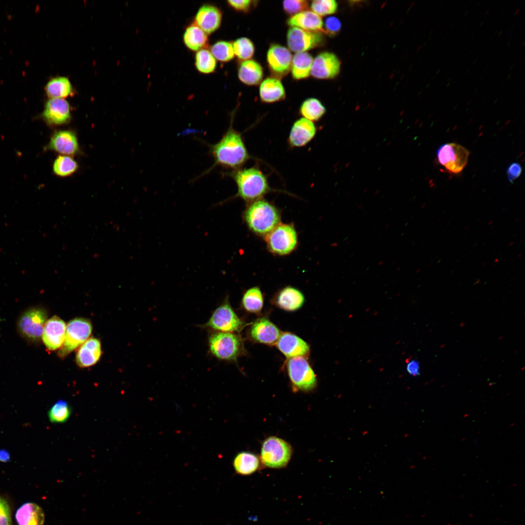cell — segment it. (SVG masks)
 <instances>
[{
  "instance_id": "obj_48",
  "label": "cell",
  "mask_w": 525,
  "mask_h": 525,
  "mask_svg": "<svg viewBox=\"0 0 525 525\" xmlns=\"http://www.w3.org/2000/svg\"><path fill=\"white\" fill-rule=\"evenodd\" d=\"M502 32H503L502 30L500 31V33L498 34V35L500 36L501 35V34L502 33Z\"/></svg>"
},
{
  "instance_id": "obj_19",
  "label": "cell",
  "mask_w": 525,
  "mask_h": 525,
  "mask_svg": "<svg viewBox=\"0 0 525 525\" xmlns=\"http://www.w3.org/2000/svg\"><path fill=\"white\" fill-rule=\"evenodd\" d=\"M222 18L221 10L212 4L201 6L195 17V23L207 34H210L220 27Z\"/></svg>"
},
{
  "instance_id": "obj_11",
  "label": "cell",
  "mask_w": 525,
  "mask_h": 525,
  "mask_svg": "<svg viewBox=\"0 0 525 525\" xmlns=\"http://www.w3.org/2000/svg\"><path fill=\"white\" fill-rule=\"evenodd\" d=\"M323 36L320 32H313L297 27H291L287 34L289 50L297 52H306L323 43Z\"/></svg>"
},
{
  "instance_id": "obj_23",
  "label": "cell",
  "mask_w": 525,
  "mask_h": 525,
  "mask_svg": "<svg viewBox=\"0 0 525 525\" xmlns=\"http://www.w3.org/2000/svg\"><path fill=\"white\" fill-rule=\"evenodd\" d=\"M275 301L280 308L287 311H294L302 306L305 298L298 289L288 286L280 289L277 294Z\"/></svg>"
},
{
  "instance_id": "obj_43",
  "label": "cell",
  "mask_w": 525,
  "mask_h": 525,
  "mask_svg": "<svg viewBox=\"0 0 525 525\" xmlns=\"http://www.w3.org/2000/svg\"><path fill=\"white\" fill-rule=\"evenodd\" d=\"M227 2L234 10L237 11L245 12L250 9L253 5V1L251 0H228Z\"/></svg>"
},
{
  "instance_id": "obj_27",
  "label": "cell",
  "mask_w": 525,
  "mask_h": 525,
  "mask_svg": "<svg viewBox=\"0 0 525 525\" xmlns=\"http://www.w3.org/2000/svg\"><path fill=\"white\" fill-rule=\"evenodd\" d=\"M263 69L262 66L254 60L243 61L238 70L239 80L248 86L259 84L263 78Z\"/></svg>"
},
{
  "instance_id": "obj_14",
  "label": "cell",
  "mask_w": 525,
  "mask_h": 525,
  "mask_svg": "<svg viewBox=\"0 0 525 525\" xmlns=\"http://www.w3.org/2000/svg\"><path fill=\"white\" fill-rule=\"evenodd\" d=\"M340 70V61L337 56L332 52H324L314 59L311 74L317 79H332L339 74Z\"/></svg>"
},
{
  "instance_id": "obj_21",
  "label": "cell",
  "mask_w": 525,
  "mask_h": 525,
  "mask_svg": "<svg viewBox=\"0 0 525 525\" xmlns=\"http://www.w3.org/2000/svg\"><path fill=\"white\" fill-rule=\"evenodd\" d=\"M280 334L277 327L265 318L256 320L250 330V335L254 340L267 345L277 343Z\"/></svg>"
},
{
  "instance_id": "obj_35",
  "label": "cell",
  "mask_w": 525,
  "mask_h": 525,
  "mask_svg": "<svg viewBox=\"0 0 525 525\" xmlns=\"http://www.w3.org/2000/svg\"><path fill=\"white\" fill-rule=\"evenodd\" d=\"M195 66L200 72L210 74L215 71L217 63L210 52L203 49L197 51L195 54Z\"/></svg>"
},
{
  "instance_id": "obj_25",
  "label": "cell",
  "mask_w": 525,
  "mask_h": 525,
  "mask_svg": "<svg viewBox=\"0 0 525 525\" xmlns=\"http://www.w3.org/2000/svg\"><path fill=\"white\" fill-rule=\"evenodd\" d=\"M291 27H297L303 30L319 32L323 28L322 18L312 11L305 10L291 16L287 20Z\"/></svg>"
},
{
  "instance_id": "obj_28",
  "label": "cell",
  "mask_w": 525,
  "mask_h": 525,
  "mask_svg": "<svg viewBox=\"0 0 525 525\" xmlns=\"http://www.w3.org/2000/svg\"><path fill=\"white\" fill-rule=\"evenodd\" d=\"M183 40L186 46L193 51L206 49L209 43L207 34L195 22L186 28L183 34Z\"/></svg>"
},
{
  "instance_id": "obj_18",
  "label": "cell",
  "mask_w": 525,
  "mask_h": 525,
  "mask_svg": "<svg viewBox=\"0 0 525 525\" xmlns=\"http://www.w3.org/2000/svg\"><path fill=\"white\" fill-rule=\"evenodd\" d=\"M276 343L279 350L288 358L304 357L309 354L308 344L292 333L284 332L280 334Z\"/></svg>"
},
{
  "instance_id": "obj_51",
  "label": "cell",
  "mask_w": 525,
  "mask_h": 525,
  "mask_svg": "<svg viewBox=\"0 0 525 525\" xmlns=\"http://www.w3.org/2000/svg\"><path fill=\"white\" fill-rule=\"evenodd\" d=\"M510 74L508 75V80L509 77H510Z\"/></svg>"
},
{
  "instance_id": "obj_36",
  "label": "cell",
  "mask_w": 525,
  "mask_h": 525,
  "mask_svg": "<svg viewBox=\"0 0 525 525\" xmlns=\"http://www.w3.org/2000/svg\"><path fill=\"white\" fill-rule=\"evenodd\" d=\"M78 168L77 162L71 157L66 155L58 156L53 164V172L57 175L61 177H66L73 174Z\"/></svg>"
},
{
  "instance_id": "obj_3",
  "label": "cell",
  "mask_w": 525,
  "mask_h": 525,
  "mask_svg": "<svg viewBox=\"0 0 525 525\" xmlns=\"http://www.w3.org/2000/svg\"><path fill=\"white\" fill-rule=\"evenodd\" d=\"M237 187L234 197L246 204L261 199L274 190L270 186L267 176L257 166L239 168L228 173Z\"/></svg>"
},
{
  "instance_id": "obj_49",
  "label": "cell",
  "mask_w": 525,
  "mask_h": 525,
  "mask_svg": "<svg viewBox=\"0 0 525 525\" xmlns=\"http://www.w3.org/2000/svg\"><path fill=\"white\" fill-rule=\"evenodd\" d=\"M489 12V10H488V11H487V12L486 13V15H487L488 14V13Z\"/></svg>"
},
{
  "instance_id": "obj_22",
  "label": "cell",
  "mask_w": 525,
  "mask_h": 525,
  "mask_svg": "<svg viewBox=\"0 0 525 525\" xmlns=\"http://www.w3.org/2000/svg\"><path fill=\"white\" fill-rule=\"evenodd\" d=\"M101 355V346L100 340L95 338L87 340L78 350L76 360L77 365L82 368L88 367L96 364Z\"/></svg>"
},
{
  "instance_id": "obj_41",
  "label": "cell",
  "mask_w": 525,
  "mask_h": 525,
  "mask_svg": "<svg viewBox=\"0 0 525 525\" xmlns=\"http://www.w3.org/2000/svg\"><path fill=\"white\" fill-rule=\"evenodd\" d=\"M324 32L330 36L334 35L340 31L341 22L340 20L333 16L328 17L323 23Z\"/></svg>"
},
{
  "instance_id": "obj_46",
  "label": "cell",
  "mask_w": 525,
  "mask_h": 525,
  "mask_svg": "<svg viewBox=\"0 0 525 525\" xmlns=\"http://www.w3.org/2000/svg\"><path fill=\"white\" fill-rule=\"evenodd\" d=\"M11 460V455L9 452L5 449H0V461L1 462H8Z\"/></svg>"
},
{
  "instance_id": "obj_10",
  "label": "cell",
  "mask_w": 525,
  "mask_h": 525,
  "mask_svg": "<svg viewBox=\"0 0 525 525\" xmlns=\"http://www.w3.org/2000/svg\"><path fill=\"white\" fill-rule=\"evenodd\" d=\"M438 160L449 172L458 174L466 166L469 152L462 146L455 143L442 144L437 150Z\"/></svg>"
},
{
  "instance_id": "obj_29",
  "label": "cell",
  "mask_w": 525,
  "mask_h": 525,
  "mask_svg": "<svg viewBox=\"0 0 525 525\" xmlns=\"http://www.w3.org/2000/svg\"><path fill=\"white\" fill-rule=\"evenodd\" d=\"M260 463L258 456L248 452L239 453L233 461L235 471L237 473L243 475H248L255 472L259 469Z\"/></svg>"
},
{
  "instance_id": "obj_24",
  "label": "cell",
  "mask_w": 525,
  "mask_h": 525,
  "mask_svg": "<svg viewBox=\"0 0 525 525\" xmlns=\"http://www.w3.org/2000/svg\"><path fill=\"white\" fill-rule=\"evenodd\" d=\"M259 95L262 102L273 103L283 100L286 93L284 86L279 79L267 77L260 85Z\"/></svg>"
},
{
  "instance_id": "obj_53",
  "label": "cell",
  "mask_w": 525,
  "mask_h": 525,
  "mask_svg": "<svg viewBox=\"0 0 525 525\" xmlns=\"http://www.w3.org/2000/svg\"><path fill=\"white\" fill-rule=\"evenodd\" d=\"M525 41H524V42H523V45H522V46H523L524 45V44H525Z\"/></svg>"
},
{
  "instance_id": "obj_5",
  "label": "cell",
  "mask_w": 525,
  "mask_h": 525,
  "mask_svg": "<svg viewBox=\"0 0 525 525\" xmlns=\"http://www.w3.org/2000/svg\"><path fill=\"white\" fill-rule=\"evenodd\" d=\"M292 454V447L287 441L277 437H269L262 444L261 461L268 468H282L287 465Z\"/></svg>"
},
{
  "instance_id": "obj_16",
  "label": "cell",
  "mask_w": 525,
  "mask_h": 525,
  "mask_svg": "<svg viewBox=\"0 0 525 525\" xmlns=\"http://www.w3.org/2000/svg\"><path fill=\"white\" fill-rule=\"evenodd\" d=\"M43 117L45 121L51 125L66 124L71 118L70 104L64 99H50L45 105Z\"/></svg>"
},
{
  "instance_id": "obj_6",
  "label": "cell",
  "mask_w": 525,
  "mask_h": 525,
  "mask_svg": "<svg viewBox=\"0 0 525 525\" xmlns=\"http://www.w3.org/2000/svg\"><path fill=\"white\" fill-rule=\"evenodd\" d=\"M210 353L218 359L236 361L241 351L239 336L232 332H214L208 338Z\"/></svg>"
},
{
  "instance_id": "obj_34",
  "label": "cell",
  "mask_w": 525,
  "mask_h": 525,
  "mask_svg": "<svg viewBox=\"0 0 525 525\" xmlns=\"http://www.w3.org/2000/svg\"><path fill=\"white\" fill-rule=\"evenodd\" d=\"M242 303L244 308L248 312H260L263 304V297L260 288L255 286L247 290L243 296Z\"/></svg>"
},
{
  "instance_id": "obj_50",
  "label": "cell",
  "mask_w": 525,
  "mask_h": 525,
  "mask_svg": "<svg viewBox=\"0 0 525 525\" xmlns=\"http://www.w3.org/2000/svg\"><path fill=\"white\" fill-rule=\"evenodd\" d=\"M439 71H440V70H438V71H437L436 72V73H437V74H438V72H439Z\"/></svg>"
},
{
  "instance_id": "obj_8",
  "label": "cell",
  "mask_w": 525,
  "mask_h": 525,
  "mask_svg": "<svg viewBox=\"0 0 525 525\" xmlns=\"http://www.w3.org/2000/svg\"><path fill=\"white\" fill-rule=\"evenodd\" d=\"M287 370L290 379L297 388L309 391L315 387L316 376L304 357L290 358L287 362Z\"/></svg>"
},
{
  "instance_id": "obj_33",
  "label": "cell",
  "mask_w": 525,
  "mask_h": 525,
  "mask_svg": "<svg viewBox=\"0 0 525 525\" xmlns=\"http://www.w3.org/2000/svg\"><path fill=\"white\" fill-rule=\"evenodd\" d=\"M72 413V409L65 400H59L51 407L47 415L50 421L52 423H64L67 421Z\"/></svg>"
},
{
  "instance_id": "obj_52",
  "label": "cell",
  "mask_w": 525,
  "mask_h": 525,
  "mask_svg": "<svg viewBox=\"0 0 525 525\" xmlns=\"http://www.w3.org/2000/svg\"><path fill=\"white\" fill-rule=\"evenodd\" d=\"M483 22H481L480 26H481L483 24Z\"/></svg>"
},
{
  "instance_id": "obj_2",
  "label": "cell",
  "mask_w": 525,
  "mask_h": 525,
  "mask_svg": "<svg viewBox=\"0 0 525 525\" xmlns=\"http://www.w3.org/2000/svg\"><path fill=\"white\" fill-rule=\"evenodd\" d=\"M243 218L251 232L264 238L281 223V212L273 203L262 198L246 204Z\"/></svg>"
},
{
  "instance_id": "obj_39",
  "label": "cell",
  "mask_w": 525,
  "mask_h": 525,
  "mask_svg": "<svg viewBox=\"0 0 525 525\" xmlns=\"http://www.w3.org/2000/svg\"><path fill=\"white\" fill-rule=\"evenodd\" d=\"M338 3L334 0H315L312 2V11L320 16L330 15L335 13Z\"/></svg>"
},
{
  "instance_id": "obj_40",
  "label": "cell",
  "mask_w": 525,
  "mask_h": 525,
  "mask_svg": "<svg viewBox=\"0 0 525 525\" xmlns=\"http://www.w3.org/2000/svg\"><path fill=\"white\" fill-rule=\"evenodd\" d=\"M282 6L285 13L293 16L307 10L309 3L305 0H286L283 1Z\"/></svg>"
},
{
  "instance_id": "obj_26",
  "label": "cell",
  "mask_w": 525,
  "mask_h": 525,
  "mask_svg": "<svg viewBox=\"0 0 525 525\" xmlns=\"http://www.w3.org/2000/svg\"><path fill=\"white\" fill-rule=\"evenodd\" d=\"M16 519L18 525H43L44 512L37 505L26 503L17 511Z\"/></svg>"
},
{
  "instance_id": "obj_15",
  "label": "cell",
  "mask_w": 525,
  "mask_h": 525,
  "mask_svg": "<svg viewBox=\"0 0 525 525\" xmlns=\"http://www.w3.org/2000/svg\"><path fill=\"white\" fill-rule=\"evenodd\" d=\"M316 132L317 128L314 122L302 117L299 118L291 128L288 144L292 148L305 146L314 138Z\"/></svg>"
},
{
  "instance_id": "obj_17",
  "label": "cell",
  "mask_w": 525,
  "mask_h": 525,
  "mask_svg": "<svg viewBox=\"0 0 525 525\" xmlns=\"http://www.w3.org/2000/svg\"><path fill=\"white\" fill-rule=\"evenodd\" d=\"M66 330L65 323L57 316H53L46 321L42 339L48 350H53L61 347L65 340Z\"/></svg>"
},
{
  "instance_id": "obj_12",
  "label": "cell",
  "mask_w": 525,
  "mask_h": 525,
  "mask_svg": "<svg viewBox=\"0 0 525 525\" xmlns=\"http://www.w3.org/2000/svg\"><path fill=\"white\" fill-rule=\"evenodd\" d=\"M47 319L45 311L41 309H33L25 312L19 322V330L24 336L34 340L42 335Z\"/></svg>"
},
{
  "instance_id": "obj_20",
  "label": "cell",
  "mask_w": 525,
  "mask_h": 525,
  "mask_svg": "<svg viewBox=\"0 0 525 525\" xmlns=\"http://www.w3.org/2000/svg\"><path fill=\"white\" fill-rule=\"evenodd\" d=\"M47 148L64 155H72L79 151V144L74 132L68 130L56 132L51 138Z\"/></svg>"
},
{
  "instance_id": "obj_31",
  "label": "cell",
  "mask_w": 525,
  "mask_h": 525,
  "mask_svg": "<svg viewBox=\"0 0 525 525\" xmlns=\"http://www.w3.org/2000/svg\"><path fill=\"white\" fill-rule=\"evenodd\" d=\"M45 91L51 99H63L73 93L70 80L65 77H57L51 79L45 87Z\"/></svg>"
},
{
  "instance_id": "obj_32",
  "label": "cell",
  "mask_w": 525,
  "mask_h": 525,
  "mask_svg": "<svg viewBox=\"0 0 525 525\" xmlns=\"http://www.w3.org/2000/svg\"><path fill=\"white\" fill-rule=\"evenodd\" d=\"M326 112V108L322 103L318 99L312 97L305 100L299 109L302 118L313 122L320 120Z\"/></svg>"
},
{
  "instance_id": "obj_42",
  "label": "cell",
  "mask_w": 525,
  "mask_h": 525,
  "mask_svg": "<svg viewBox=\"0 0 525 525\" xmlns=\"http://www.w3.org/2000/svg\"><path fill=\"white\" fill-rule=\"evenodd\" d=\"M0 525H11L10 507L7 501L0 496Z\"/></svg>"
},
{
  "instance_id": "obj_47",
  "label": "cell",
  "mask_w": 525,
  "mask_h": 525,
  "mask_svg": "<svg viewBox=\"0 0 525 525\" xmlns=\"http://www.w3.org/2000/svg\"><path fill=\"white\" fill-rule=\"evenodd\" d=\"M519 11H520V9H518L517 10H516L515 12L514 13V15H517Z\"/></svg>"
},
{
  "instance_id": "obj_13",
  "label": "cell",
  "mask_w": 525,
  "mask_h": 525,
  "mask_svg": "<svg viewBox=\"0 0 525 525\" xmlns=\"http://www.w3.org/2000/svg\"><path fill=\"white\" fill-rule=\"evenodd\" d=\"M292 57L289 49L278 44H272L266 54L269 69L279 77L285 76L289 71Z\"/></svg>"
},
{
  "instance_id": "obj_4",
  "label": "cell",
  "mask_w": 525,
  "mask_h": 525,
  "mask_svg": "<svg viewBox=\"0 0 525 525\" xmlns=\"http://www.w3.org/2000/svg\"><path fill=\"white\" fill-rule=\"evenodd\" d=\"M264 239L269 252L277 256L289 255L298 244V232L293 223H280Z\"/></svg>"
},
{
  "instance_id": "obj_7",
  "label": "cell",
  "mask_w": 525,
  "mask_h": 525,
  "mask_svg": "<svg viewBox=\"0 0 525 525\" xmlns=\"http://www.w3.org/2000/svg\"><path fill=\"white\" fill-rule=\"evenodd\" d=\"M92 326L90 321L83 318L71 320L66 327L65 337L58 355L64 357L84 343L90 335Z\"/></svg>"
},
{
  "instance_id": "obj_38",
  "label": "cell",
  "mask_w": 525,
  "mask_h": 525,
  "mask_svg": "<svg viewBox=\"0 0 525 525\" xmlns=\"http://www.w3.org/2000/svg\"><path fill=\"white\" fill-rule=\"evenodd\" d=\"M235 55L242 61L250 59L254 55L255 47L253 43L245 37L239 38L232 44Z\"/></svg>"
},
{
  "instance_id": "obj_30",
  "label": "cell",
  "mask_w": 525,
  "mask_h": 525,
  "mask_svg": "<svg viewBox=\"0 0 525 525\" xmlns=\"http://www.w3.org/2000/svg\"><path fill=\"white\" fill-rule=\"evenodd\" d=\"M313 60L306 52L296 53L292 57L291 68L293 78L296 80L308 78L311 74Z\"/></svg>"
},
{
  "instance_id": "obj_45",
  "label": "cell",
  "mask_w": 525,
  "mask_h": 525,
  "mask_svg": "<svg viewBox=\"0 0 525 525\" xmlns=\"http://www.w3.org/2000/svg\"><path fill=\"white\" fill-rule=\"evenodd\" d=\"M406 370L408 373L413 376H417L420 374V364L418 361L412 360L408 362Z\"/></svg>"
},
{
  "instance_id": "obj_44",
  "label": "cell",
  "mask_w": 525,
  "mask_h": 525,
  "mask_svg": "<svg viewBox=\"0 0 525 525\" xmlns=\"http://www.w3.org/2000/svg\"><path fill=\"white\" fill-rule=\"evenodd\" d=\"M522 171L521 165L517 162L511 163L507 169V175L508 181L513 183L514 181L518 178Z\"/></svg>"
},
{
  "instance_id": "obj_9",
  "label": "cell",
  "mask_w": 525,
  "mask_h": 525,
  "mask_svg": "<svg viewBox=\"0 0 525 525\" xmlns=\"http://www.w3.org/2000/svg\"><path fill=\"white\" fill-rule=\"evenodd\" d=\"M243 323L228 302L218 306L208 321L202 326L215 332H233L241 329Z\"/></svg>"
},
{
  "instance_id": "obj_37",
  "label": "cell",
  "mask_w": 525,
  "mask_h": 525,
  "mask_svg": "<svg viewBox=\"0 0 525 525\" xmlns=\"http://www.w3.org/2000/svg\"><path fill=\"white\" fill-rule=\"evenodd\" d=\"M210 52L215 59L222 62H229L235 56L232 44L225 40H220L213 44Z\"/></svg>"
},
{
  "instance_id": "obj_1",
  "label": "cell",
  "mask_w": 525,
  "mask_h": 525,
  "mask_svg": "<svg viewBox=\"0 0 525 525\" xmlns=\"http://www.w3.org/2000/svg\"><path fill=\"white\" fill-rule=\"evenodd\" d=\"M233 117L230 126L221 140L210 146L214 166L219 165L233 170L242 167L250 158L242 134L233 127Z\"/></svg>"
}]
</instances>
